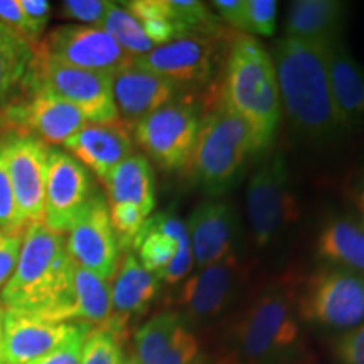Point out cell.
<instances>
[{"instance_id": "cell-1", "label": "cell", "mask_w": 364, "mask_h": 364, "mask_svg": "<svg viewBox=\"0 0 364 364\" xmlns=\"http://www.w3.org/2000/svg\"><path fill=\"white\" fill-rule=\"evenodd\" d=\"M75 268L65 236L51 233L44 225L27 226L19 260L0 300L7 311L70 324Z\"/></svg>"}, {"instance_id": "cell-2", "label": "cell", "mask_w": 364, "mask_h": 364, "mask_svg": "<svg viewBox=\"0 0 364 364\" xmlns=\"http://www.w3.org/2000/svg\"><path fill=\"white\" fill-rule=\"evenodd\" d=\"M299 277L272 282L241 314L215 364H290L300 354Z\"/></svg>"}, {"instance_id": "cell-3", "label": "cell", "mask_w": 364, "mask_h": 364, "mask_svg": "<svg viewBox=\"0 0 364 364\" xmlns=\"http://www.w3.org/2000/svg\"><path fill=\"white\" fill-rule=\"evenodd\" d=\"M327 46L289 36L275 46L280 102L295 129L312 139H329L343 129L331 95Z\"/></svg>"}, {"instance_id": "cell-4", "label": "cell", "mask_w": 364, "mask_h": 364, "mask_svg": "<svg viewBox=\"0 0 364 364\" xmlns=\"http://www.w3.org/2000/svg\"><path fill=\"white\" fill-rule=\"evenodd\" d=\"M216 98L247 124L255 154L270 147L282 117L279 81L270 54L252 36L231 41Z\"/></svg>"}, {"instance_id": "cell-5", "label": "cell", "mask_w": 364, "mask_h": 364, "mask_svg": "<svg viewBox=\"0 0 364 364\" xmlns=\"http://www.w3.org/2000/svg\"><path fill=\"white\" fill-rule=\"evenodd\" d=\"M209 113L201 120L193 156L186 169L204 193L218 196L231 188L250 154H255L250 129L213 95Z\"/></svg>"}, {"instance_id": "cell-6", "label": "cell", "mask_w": 364, "mask_h": 364, "mask_svg": "<svg viewBox=\"0 0 364 364\" xmlns=\"http://www.w3.org/2000/svg\"><path fill=\"white\" fill-rule=\"evenodd\" d=\"M86 125L78 108L27 76L19 93L0 112V130L36 136L46 145L65 144Z\"/></svg>"}, {"instance_id": "cell-7", "label": "cell", "mask_w": 364, "mask_h": 364, "mask_svg": "<svg viewBox=\"0 0 364 364\" xmlns=\"http://www.w3.org/2000/svg\"><path fill=\"white\" fill-rule=\"evenodd\" d=\"M299 317L331 329H354L364 321V277L344 268H322L309 277L297 300Z\"/></svg>"}, {"instance_id": "cell-8", "label": "cell", "mask_w": 364, "mask_h": 364, "mask_svg": "<svg viewBox=\"0 0 364 364\" xmlns=\"http://www.w3.org/2000/svg\"><path fill=\"white\" fill-rule=\"evenodd\" d=\"M27 78L78 108L86 122L95 125H118L112 76L68 66L34 51Z\"/></svg>"}, {"instance_id": "cell-9", "label": "cell", "mask_w": 364, "mask_h": 364, "mask_svg": "<svg viewBox=\"0 0 364 364\" xmlns=\"http://www.w3.org/2000/svg\"><path fill=\"white\" fill-rule=\"evenodd\" d=\"M201 120L188 102L164 105L134 127L135 142L164 171L188 167Z\"/></svg>"}, {"instance_id": "cell-10", "label": "cell", "mask_w": 364, "mask_h": 364, "mask_svg": "<svg viewBox=\"0 0 364 364\" xmlns=\"http://www.w3.org/2000/svg\"><path fill=\"white\" fill-rule=\"evenodd\" d=\"M247 213L258 247L270 243L287 225L299 218L297 199L290 189L289 169L280 154L268 157L250 179Z\"/></svg>"}, {"instance_id": "cell-11", "label": "cell", "mask_w": 364, "mask_h": 364, "mask_svg": "<svg viewBox=\"0 0 364 364\" xmlns=\"http://www.w3.org/2000/svg\"><path fill=\"white\" fill-rule=\"evenodd\" d=\"M34 51L80 70L117 75L129 68L134 56L97 26H59L46 34Z\"/></svg>"}, {"instance_id": "cell-12", "label": "cell", "mask_w": 364, "mask_h": 364, "mask_svg": "<svg viewBox=\"0 0 364 364\" xmlns=\"http://www.w3.org/2000/svg\"><path fill=\"white\" fill-rule=\"evenodd\" d=\"M247 280V267L235 252L189 277L177 295L179 314L188 324L221 316Z\"/></svg>"}, {"instance_id": "cell-13", "label": "cell", "mask_w": 364, "mask_h": 364, "mask_svg": "<svg viewBox=\"0 0 364 364\" xmlns=\"http://www.w3.org/2000/svg\"><path fill=\"white\" fill-rule=\"evenodd\" d=\"M68 233L66 247L76 265L112 282L120 263V248L108 203L102 194L97 191L91 194Z\"/></svg>"}, {"instance_id": "cell-14", "label": "cell", "mask_w": 364, "mask_h": 364, "mask_svg": "<svg viewBox=\"0 0 364 364\" xmlns=\"http://www.w3.org/2000/svg\"><path fill=\"white\" fill-rule=\"evenodd\" d=\"M0 139L22 220L26 226L43 225L49 147L31 135L6 134Z\"/></svg>"}, {"instance_id": "cell-15", "label": "cell", "mask_w": 364, "mask_h": 364, "mask_svg": "<svg viewBox=\"0 0 364 364\" xmlns=\"http://www.w3.org/2000/svg\"><path fill=\"white\" fill-rule=\"evenodd\" d=\"M218 54L220 39L216 34H186L134 58V63L176 85L201 86L215 76Z\"/></svg>"}, {"instance_id": "cell-16", "label": "cell", "mask_w": 364, "mask_h": 364, "mask_svg": "<svg viewBox=\"0 0 364 364\" xmlns=\"http://www.w3.org/2000/svg\"><path fill=\"white\" fill-rule=\"evenodd\" d=\"M93 193L90 172L65 150L49 149L43 225L51 233H68Z\"/></svg>"}, {"instance_id": "cell-17", "label": "cell", "mask_w": 364, "mask_h": 364, "mask_svg": "<svg viewBox=\"0 0 364 364\" xmlns=\"http://www.w3.org/2000/svg\"><path fill=\"white\" fill-rule=\"evenodd\" d=\"M134 358L139 364H208L179 312H161L144 322L134 336Z\"/></svg>"}, {"instance_id": "cell-18", "label": "cell", "mask_w": 364, "mask_h": 364, "mask_svg": "<svg viewBox=\"0 0 364 364\" xmlns=\"http://www.w3.org/2000/svg\"><path fill=\"white\" fill-rule=\"evenodd\" d=\"M80 322H51L36 314L7 311L4 317V364H27L53 351L78 329Z\"/></svg>"}, {"instance_id": "cell-19", "label": "cell", "mask_w": 364, "mask_h": 364, "mask_svg": "<svg viewBox=\"0 0 364 364\" xmlns=\"http://www.w3.org/2000/svg\"><path fill=\"white\" fill-rule=\"evenodd\" d=\"M113 100L125 127H134L176 97L177 85L157 73L144 70L132 63L112 76Z\"/></svg>"}, {"instance_id": "cell-20", "label": "cell", "mask_w": 364, "mask_h": 364, "mask_svg": "<svg viewBox=\"0 0 364 364\" xmlns=\"http://www.w3.org/2000/svg\"><path fill=\"white\" fill-rule=\"evenodd\" d=\"M65 152L75 157L86 171L105 181L118 164L134 154V144L124 124L86 125L66 140Z\"/></svg>"}, {"instance_id": "cell-21", "label": "cell", "mask_w": 364, "mask_h": 364, "mask_svg": "<svg viewBox=\"0 0 364 364\" xmlns=\"http://www.w3.org/2000/svg\"><path fill=\"white\" fill-rule=\"evenodd\" d=\"M233 211L225 201H204L191 213L188 225L194 265L204 267L223 260L233 253L235 240Z\"/></svg>"}, {"instance_id": "cell-22", "label": "cell", "mask_w": 364, "mask_h": 364, "mask_svg": "<svg viewBox=\"0 0 364 364\" xmlns=\"http://www.w3.org/2000/svg\"><path fill=\"white\" fill-rule=\"evenodd\" d=\"M159 287L161 282L157 277L145 270L134 253H125L110 284L112 318L105 327L124 338L127 322L147 312L159 294Z\"/></svg>"}, {"instance_id": "cell-23", "label": "cell", "mask_w": 364, "mask_h": 364, "mask_svg": "<svg viewBox=\"0 0 364 364\" xmlns=\"http://www.w3.org/2000/svg\"><path fill=\"white\" fill-rule=\"evenodd\" d=\"M331 95L343 129L364 125V70L338 41L327 46Z\"/></svg>"}, {"instance_id": "cell-24", "label": "cell", "mask_w": 364, "mask_h": 364, "mask_svg": "<svg viewBox=\"0 0 364 364\" xmlns=\"http://www.w3.org/2000/svg\"><path fill=\"white\" fill-rule=\"evenodd\" d=\"M344 4L336 0H297L290 4L285 31L289 38L332 44L344 19Z\"/></svg>"}, {"instance_id": "cell-25", "label": "cell", "mask_w": 364, "mask_h": 364, "mask_svg": "<svg viewBox=\"0 0 364 364\" xmlns=\"http://www.w3.org/2000/svg\"><path fill=\"white\" fill-rule=\"evenodd\" d=\"M103 186L107 189L108 204H134L142 209L147 218L156 209V179L147 157L132 154L110 172Z\"/></svg>"}, {"instance_id": "cell-26", "label": "cell", "mask_w": 364, "mask_h": 364, "mask_svg": "<svg viewBox=\"0 0 364 364\" xmlns=\"http://www.w3.org/2000/svg\"><path fill=\"white\" fill-rule=\"evenodd\" d=\"M317 253L332 267L364 277V221L353 216L331 220L318 233Z\"/></svg>"}, {"instance_id": "cell-27", "label": "cell", "mask_w": 364, "mask_h": 364, "mask_svg": "<svg viewBox=\"0 0 364 364\" xmlns=\"http://www.w3.org/2000/svg\"><path fill=\"white\" fill-rule=\"evenodd\" d=\"M110 280L76 265L73 279V306L68 322H83L90 327H105L112 318Z\"/></svg>"}, {"instance_id": "cell-28", "label": "cell", "mask_w": 364, "mask_h": 364, "mask_svg": "<svg viewBox=\"0 0 364 364\" xmlns=\"http://www.w3.org/2000/svg\"><path fill=\"white\" fill-rule=\"evenodd\" d=\"M33 59V46L0 24V112L19 93Z\"/></svg>"}, {"instance_id": "cell-29", "label": "cell", "mask_w": 364, "mask_h": 364, "mask_svg": "<svg viewBox=\"0 0 364 364\" xmlns=\"http://www.w3.org/2000/svg\"><path fill=\"white\" fill-rule=\"evenodd\" d=\"M97 27L103 29L124 51L134 58L144 56L156 48L152 41L147 38V34L144 33L142 26L124 7V4L120 6V4L112 2L110 9Z\"/></svg>"}, {"instance_id": "cell-30", "label": "cell", "mask_w": 364, "mask_h": 364, "mask_svg": "<svg viewBox=\"0 0 364 364\" xmlns=\"http://www.w3.org/2000/svg\"><path fill=\"white\" fill-rule=\"evenodd\" d=\"M181 240L177 241L174 238H171V236L161 233V231L150 223V220H147L134 245V248L139 252L140 265H142L147 272L152 273V275L159 277L167 267H169L172 258L176 257Z\"/></svg>"}, {"instance_id": "cell-31", "label": "cell", "mask_w": 364, "mask_h": 364, "mask_svg": "<svg viewBox=\"0 0 364 364\" xmlns=\"http://www.w3.org/2000/svg\"><path fill=\"white\" fill-rule=\"evenodd\" d=\"M124 338L108 327H93L86 336L80 364H124Z\"/></svg>"}, {"instance_id": "cell-32", "label": "cell", "mask_w": 364, "mask_h": 364, "mask_svg": "<svg viewBox=\"0 0 364 364\" xmlns=\"http://www.w3.org/2000/svg\"><path fill=\"white\" fill-rule=\"evenodd\" d=\"M26 230L27 226L17 206L16 194H14L11 177L7 172L2 139H0V231L11 236H22Z\"/></svg>"}, {"instance_id": "cell-33", "label": "cell", "mask_w": 364, "mask_h": 364, "mask_svg": "<svg viewBox=\"0 0 364 364\" xmlns=\"http://www.w3.org/2000/svg\"><path fill=\"white\" fill-rule=\"evenodd\" d=\"M108 209H110V220L117 235L118 248L129 253L130 248H134L147 216L144 215L142 209L129 203L108 204Z\"/></svg>"}, {"instance_id": "cell-34", "label": "cell", "mask_w": 364, "mask_h": 364, "mask_svg": "<svg viewBox=\"0 0 364 364\" xmlns=\"http://www.w3.org/2000/svg\"><path fill=\"white\" fill-rule=\"evenodd\" d=\"M277 21V2L273 0H245L243 31L250 34L273 36Z\"/></svg>"}, {"instance_id": "cell-35", "label": "cell", "mask_w": 364, "mask_h": 364, "mask_svg": "<svg viewBox=\"0 0 364 364\" xmlns=\"http://www.w3.org/2000/svg\"><path fill=\"white\" fill-rule=\"evenodd\" d=\"M91 329H93V327L80 322L78 329L73 332L70 338H66L61 344L56 346L53 351L46 353L44 356L34 359V361L27 364H80L83 343Z\"/></svg>"}, {"instance_id": "cell-36", "label": "cell", "mask_w": 364, "mask_h": 364, "mask_svg": "<svg viewBox=\"0 0 364 364\" xmlns=\"http://www.w3.org/2000/svg\"><path fill=\"white\" fill-rule=\"evenodd\" d=\"M110 6L112 2L107 0H68L61 4V12L68 19L81 22V26H98Z\"/></svg>"}, {"instance_id": "cell-37", "label": "cell", "mask_w": 364, "mask_h": 364, "mask_svg": "<svg viewBox=\"0 0 364 364\" xmlns=\"http://www.w3.org/2000/svg\"><path fill=\"white\" fill-rule=\"evenodd\" d=\"M193 250H191V241H189V235L186 233L182 236L181 243H179V250H177L176 257L172 258V262L169 263V267L164 270L161 275L157 277L159 282H166L167 285H177L181 284L182 280L188 277V273L193 270Z\"/></svg>"}, {"instance_id": "cell-38", "label": "cell", "mask_w": 364, "mask_h": 364, "mask_svg": "<svg viewBox=\"0 0 364 364\" xmlns=\"http://www.w3.org/2000/svg\"><path fill=\"white\" fill-rule=\"evenodd\" d=\"M341 364H364V324L344 334L334 348Z\"/></svg>"}, {"instance_id": "cell-39", "label": "cell", "mask_w": 364, "mask_h": 364, "mask_svg": "<svg viewBox=\"0 0 364 364\" xmlns=\"http://www.w3.org/2000/svg\"><path fill=\"white\" fill-rule=\"evenodd\" d=\"M0 24H4L12 33L24 38L27 43L33 46V49L36 48L33 34H31L29 24H27L19 0H0Z\"/></svg>"}, {"instance_id": "cell-40", "label": "cell", "mask_w": 364, "mask_h": 364, "mask_svg": "<svg viewBox=\"0 0 364 364\" xmlns=\"http://www.w3.org/2000/svg\"><path fill=\"white\" fill-rule=\"evenodd\" d=\"M22 238L24 235L11 236L0 231V290L6 287L19 260Z\"/></svg>"}, {"instance_id": "cell-41", "label": "cell", "mask_w": 364, "mask_h": 364, "mask_svg": "<svg viewBox=\"0 0 364 364\" xmlns=\"http://www.w3.org/2000/svg\"><path fill=\"white\" fill-rule=\"evenodd\" d=\"M22 11L29 24L31 34L36 46L39 44V41L43 39V33L48 26L49 16H51V4L46 2V0H19Z\"/></svg>"}, {"instance_id": "cell-42", "label": "cell", "mask_w": 364, "mask_h": 364, "mask_svg": "<svg viewBox=\"0 0 364 364\" xmlns=\"http://www.w3.org/2000/svg\"><path fill=\"white\" fill-rule=\"evenodd\" d=\"M216 11L225 19L228 24L243 31V19H245V0H216L213 2Z\"/></svg>"}, {"instance_id": "cell-43", "label": "cell", "mask_w": 364, "mask_h": 364, "mask_svg": "<svg viewBox=\"0 0 364 364\" xmlns=\"http://www.w3.org/2000/svg\"><path fill=\"white\" fill-rule=\"evenodd\" d=\"M354 201H356L359 211H361V215L364 218V174L361 176V179H359V182H358L356 191H354Z\"/></svg>"}, {"instance_id": "cell-44", "label": "cell", "mask_w": 364, "mask_h": 364, "mask_svg": "<svg viewBox=\"0 0 364 364\" xmlns=\"http://www.w3.org/2000/svg\"><path fill=\"white\" fill-rule=\"evenodd\" d=\"M4 317H6V307L0 300V364L2 363V344H4Z\"/></svg>"}, {"instance_id": "cell-45", "label": "cell", "mask_w": 364, "mask_h": 364, "mask_svg": "<svg viewBox=\"0 0 364 364\" xmlns=\"http://www.w3.org/2000/svg\"><path fill=\"white\" fill-rule=\"evenodd\" d=\"M124 364H139V363H136V359L134 358V354H130L129 358H125V363Z\"/></svg>"}]
</instances>
